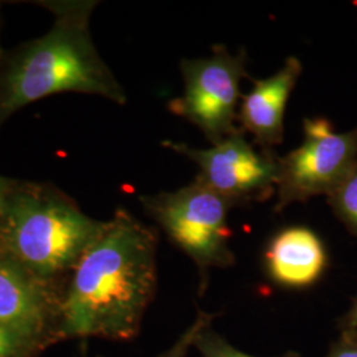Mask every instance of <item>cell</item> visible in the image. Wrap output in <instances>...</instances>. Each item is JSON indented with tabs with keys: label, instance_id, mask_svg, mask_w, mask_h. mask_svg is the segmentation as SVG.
Returning a JSON list of instances; mask_svg holds the SVG:
<instances>
[{
	"label": "cell",
	"instance_id": "1",
	"mask_svg": "<svg viewBox=\"0 0 357 357\" xmlns=\"http://www.w3.org/2000/svg\"><path fill=\"white\" fill-rule=\"evenodd\" d=\"M156 248L155 230L118 209L75 266L60 307L59 333L134 339L156 293Z\"/></svg>",
	"mask_w": 357,
	"mask_h": 357
},
{
	"label": "cell",
	"instance_id": "2",
	"mask_svg": "<svg viewBox=\"0 0 357 357\" xmlns=\"http://www.w3.org/2000/svg\"><path fill=\"white\" fill-rule=\"evenodd\" d=\"M94 6V1L52 3L56 17L51 29L20 48L0 70V125L26 105L59 93L128 102L90 36Z\"/></svg>",
	"mask_w": 357,
	"mask_h": 357
},
{
	"label": "cell",
	"instance_id": "3",
	"mask_svg": "<svg viewBox=\"0 0 357 357\" xmlns=\"http://www.w3.org/2000/svg\"><path fill=\"white\" fill-rule=\"evenodd\" d=\"M0 220L7 255L40 280L75 268L107 224L35 187L13 188Z\"/></svg>",
	"mask_w": 357,
	"mask_h": 357
},
{
	"label": "cell",
	"instance_id": "4",
	"mask_svg": "<svg viewBox=\"0 0 357 357\" xmlns=\"http://www.w3.org/2000/svg\"><path fill=\"white\" fill-rule=\"evenodd\" d=\"M142 204L168 238L188 255L199 273V294L206 290L213 268L234 265L228 225L229 203L199 180L175 192L143 196Z\"/></svg>",
	"mask_w": 357,
	"mask_h": 357
},
{
	"label": "cell",
	"instance_id": "5",
	"mask_svg": "<svg viewBox=\"0 0 357 357\" xmlns=\"http://www.w3.org/2000/svg\"><path fill=\"white\" fill-rule=\"evenodd\" d=\"M356 163L357 128L337 132L326 118H306L302 144L278 156L274 211L281 212L317 196L327 197Z\"/></svg>",
	"mask_w": 357,
	"mask_h": 357
},
{
	"label": "cell",
	"instance_id": "6",
	"mask_svg": "<svg viewBox=\"0 0 357 357\" xmlns=\"http://www.w3.org/2000/svg\"><path fill=\"white\" fill-rule=\"evenodd\" d=\"M180 70L184 93L168 105L172 114L200 128L212 144L240 130L236 122L243 97L240 84L246 77L245 51L231 54L227 47L216 45L204 59H183Z\"/></svg>",
	"mask_w": 357,
	"mask_h": 357
},
{
	"label": "cell",
	"instance_id": "7",
	"mask_svg": "<svg viewBox=\"0 0 357 357\" xmlns=\"http://www.w3.org/2000/svg\"><path fill=\"white\" fill-rule=\"evenodd\" d=\"M167 147L195 162L196 180L216 192L230 206L261 203L275 192L278 156L257 151L240 128L209 149H193L185 143L167 142Z\"/></svg>",
	"mask_w": 357,
	"mask_h": 357
},
{
	"label": "cell",
	"instance_id": "8",
	"mask_svg": "<svg viewBox=\"0 0 357 357\" xmlns=\"http://www.w3.org/2000/svg\"><path fill=\"white\" fill-rule=\"evenodd\" d=\"M302 69L299 59L289 57L275 75L253 79L252 90L241 97L237 122L243 132L252 134L259 150L273 153L283 142L286 106Z\"/></svg>",
	"mask_w": 357,
	"mask_h": 357
},
{
	"label": "cell",
	"instance_id": "9",
	"mask_svg": "<svg viewBox=\"0 0 357 357\" xmlns=\"http://www.w3.org/2000/svg\"><path fill=\"white\" fill-rule=\"evenodd\" d=\"M51 314L41 280L7 253L0 255V326L41 339Z\"/></svg>",
	"mask_w": 357,
	"mask_h": 357
},
{
	"label": "cell",
	"instance_id": "10",
	"mask_svg": "<svg viewBox=\"0 0 357 357\" xmlns=\"http://www.w3.org/2000/svg\"><path fill=\"white\" fill-rule=\"evenodd\" d=\"M268 277L289 289H306L319 281L328 258L314 230L290 227L278 231L265 252Z\"/></svg>",
	"mask_w": 357,
	"mask_h": 357
},
{
	"label": "cell",
	"instance_id": "11",
	"mask_svg": "<svg viewBox=\"0 0 357 357\" xmlns=\"http://www.w3.org/2000/svg\"><path fill=\"white\" fill-rule=\"evenodd\" d=\"M327 203L345 229L357 238V163L327 196Z\"/></svg>",
	"mask_w": 357,
	"mask_h": 357
},
{
	"label": "cell",
	"instance_id": "12",
	"mask_svg": "<svg viewBox=\"0 0 357 357\" xmlns=\"http://www.w3.org/2000/svg\"><path fill=\"white\" fill-rule=\"evenodd\" d=\"M193 348L197 351L200 357H258L249 355L246 352L240 351L234 345L220 335L213 328V324L206 326L202 331L199 332ZM273 357H302L296 351H287L282 355Z\"/></svg>",
	"mask_w": 357,
	"mask_h": 357
},
{
	"label": "cell",
	"instance_id": "13",
	"mask_svg": "<svg viewBox=\"0 0 357 357\" xmlns=\"http://www.w3.org/2000/svg\"><path fill=\"white\" fill-rule=\"evenodd\" d=\"M40 345V337L0 326V357H31Z\"/></svg>",
	"mask_w": 357,
	"mask_h": 357
},
{
	"label": "cell",
	"instance_id": "14",
	"mask_svg": "<svg viewBox=\"0 0 357 357\" xmlns=\"http://www.w3.org/2000/svg\"><path fill=\"white\" fill-rule=\"evenodd\" d=\"M216 317V314H212V312L199 311L196 318L184 331L178 335V339L156 357H188V354L193 348L199 332L206 326L213 324Z\"/></svg>",
	"mask_w": 357,
	"mask_h": 357
},
{
	"label": "cell",
	"instance_id": "15",
	"mask_svg": "<svg viewBox=\"0 0 357 357\" xmlns=\"http://www.w3.org/2000/svg\"><path fill=\"white\" fill-rule=\"evenodd\" d=\"M326 357H357V333L339 328V336L330 345Z\"/></svg>",
	"mask_w": 357,
	"mask_h": 357
},
{
	"label": "cell",
	"instance_id": "16",
	"mask_svg": "<svg viewBox=\"0 0 357 357\" xmlns=\"http://www.w3.org/2000/svg\"><path fill=\"white\" fill-rule=\"evenodd\" d=\"M337 327L345 328V330H351V331H355L357 333V294L352 298L349 310L339 320Z\"/></svg>",
	"mask_w": 357,
	"mask_h": 357
},
{
	"label": "cell",
	"instance_id": "17",
	"mask_svg": "<svg viewBox=\"0 0 357 357\" xmlns=\"http://www.w3.org/2000/svg\"><path fill=\"white\" fill-rule=\"evenodd\" d=\"M11 190H13V187L10 185V180L0 176V216H1V212L4 209V205H6L7 197H8Z\"/></svg>",
	"mask_w": 357,
	"mask_h": 357
}]
</instances>
